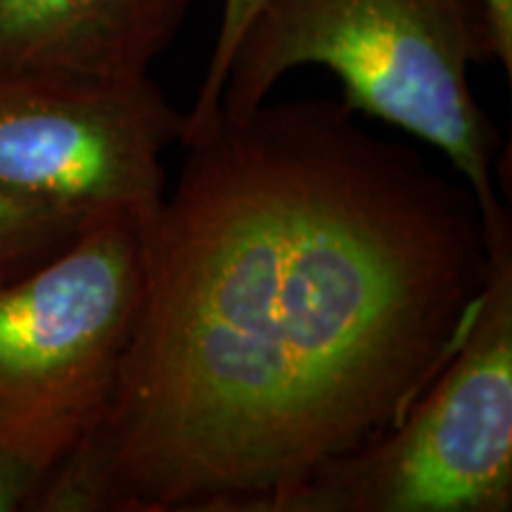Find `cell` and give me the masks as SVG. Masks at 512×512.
Returning a JSON list of instances; mask_svg holds the SVG:
<instances>
[{
  "instance_id": "cell-4",
  "label": "cell",
  "mask_w": 512,
  "mask_h": 512,
  "mask_svg": "<svg viewBox=\"0 0 512 512\" xmlns=\"http://www.w3.org/2000/svg\"><path fill=\"white\" fill-rule=\"evenodd\" d=\"M145 226L93 219L46 264L0 283V444L41 470L112 399L143 297Z\"/></svg>"
},
{
  "instance_id": "cell-9",
  "label": "cell",
  "mask_w": 512,
  "mask_h": 512,
  "mask_svg": "<svg viewBox=\"0 0 512 512\" xmlns=\"http://www.w3.org/2000/svg\"><path fill=\"white\" fill-rule=\"evenodd\" d=\"M46 470L0 444V512L27 510Z\"/></svg>"
},
{
  "instance_id": "cell-3",
  "label": "cell",
  "mask_w": 512,
  "mask_h": 512,
  "mask_svg": "<svg viewBox=\"0 0 512 512\" xmlns=\"http://www.w3.org/2000/svg\"><path fill=\"white\" fill-rule=\"evenodd\" d=\"M456 349L392 430L344 453L261 512H508L512 508V233Z\"/></svg>"
},
{
  "instance_id": "cell-2",
  "label": "cell",
  "mask_w": 512,
  "mask_h": 512,
  "mask_svg": "<svg viewBox=\"0 0 512 512\" xmlns=\"http://www.w3.org/2000/svg\"><path fill=\"white\" fill-rule=\"evenodd\" d=\"M486 60H496V36L484 0H261L219 112L245 117L285 74L328 69L349 110L437 147L475 195L491 242L512 223L494 185L498 133L470 83Z\"/></svg>"
},
{
  "instance_id": "cell-8",
  "label": "cell",
  "mask_w": 512,
  "mask_h": 512,
  "mask_svg": "<svg viewBox=\"0 0 512 512\" xmlns=\"http://www.w3.org/2000/svg\"><path fill=\"white\" fill-rule=\"evenodd\" d=\"M261 0H223L221 19H219V31H216L214 50H211L207 72L200 83V91L192 102V107L183 114V136L181 145L190 143L192 138L200 136L202 131L214 124V119L219 117V105H221V93L223 83H226V74L233 60L235 50L240 46V38L245 36V31L252 22L256 10H259Z\"/></svg>"
},
{
  "instance_id": "cell-1",
  "label": "cell",
  "mask_w": 512,
  "mask_h": 512,
  "mask_svg": "<svg viewBox=\"0 0 512 512\" xmlns=\"http://www.w3.org/2000/svg\"><path fill=\"white\" fill-rule=\"evenodd\" d=\"M183 147L112 399L29 512H261L392 430L486 283L472 190L344 102L219 112Z\"/></svg>"
},
{
  "instance_id": "cell-7",
  "label": "cell",
  "mask_w": 512,
  "mask_h": 512,
  "mask_svg": "<svg viewBox=\"0 0 512 512\" xmlns=\"http://www.w3.org/2000/svg\"><path fill=\"white\" fill-rule=\"evenodd\" d=\"M91 223L55 204L0 190V283L19 278L67 249Z\"/></svg>"
},
{
  "instance_id": "cell-6",
  "label": "cell",
  "mask_w": 512,
  "mask_h": 512,
  "mask_svg": "<svg viewBox=\"0 0 512 512\" xmlns=\"http://www.w3.org/2000/svg\"><path fill=\"white\" fill-rule=\"evenodd\" d=\"M195 0H0V76L138 81Z\"/></svg>"
},
{
  "instance_id": "cell-10",
  "label": "cell",
  "mask_w": 512,
  "mask_h": 512,
  "mask_svg": "<svg viewBox=\"0 0 512 512\" xmlns=\"http://www.w3.org/2000/svg\"><path fill=\"white\" fill-rule=\"evenodd\" d=\"M496 36V62L512 76V0H484Z\"/></svg>"
},
{
  "instance_id": "cell-5",
  "label": "cell",
  "mask_w": 512,
  "mask_h": 512,
  "mask_svg": "<svg viewBox=\"0 0 512 512\" xmlns=\"http://www.w3.org/2000/svg\"><path fill=\"white\" fill-rule=\"evenodd\" d=\"M181 136L183 114L152 76H0V190L91 221L150 223L166 192L164 152Z\"/></svg>"
}]
</instances>
